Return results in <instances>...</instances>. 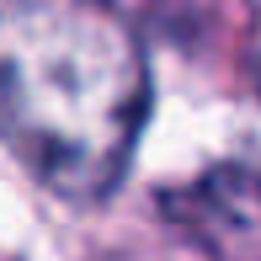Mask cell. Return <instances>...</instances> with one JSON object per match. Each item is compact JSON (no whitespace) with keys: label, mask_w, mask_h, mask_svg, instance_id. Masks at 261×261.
<instances>
[{"label":"cell","mask_w":261,"mask_h":261,"mask_svg":"<svg viewBox=\"0 0 261 261\" xmlns=\"http://www.w3.org/2000/svg\"><path fill=\"white\" fill-rule=\"evenodd\" d=\"M149 107L144 54L112 0H0V139L69 203L117 187Z\"/></svg>","instance_id":"6da1fadb"}]
</instances>
